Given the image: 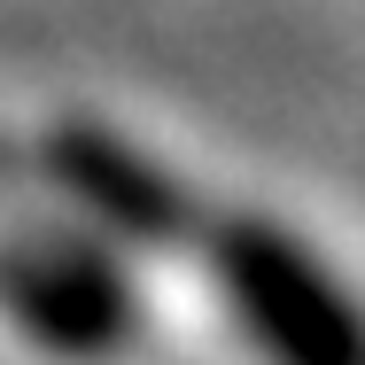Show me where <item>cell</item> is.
Returning a JSON list of instances; mask_svg holds the SVG:
<instances>
[{
    "instance_id": "2",
    "label": "cell",
    "mask_w": 365,
    "mask_h": 365,
    "mask_svg": "<svg viewBox=\"0 0 365 365\" xmlns=\"http://www.w3.org/2000/svg\"><path fill=\"white\" fill-rule=\"evenodd\" d=\"M0 311L71 365H101L140 334V288L125 257L63 218H24L0 233Z\"/></svg>"
},
{
    "instance_id": "3",
    "label": "cell",
    "mask_w": 365,
    "mask_h": 365,
    "mask_svg": "<svg viewBox=\"0 0 365 365\" xmlns=\"http://www.w3.org/2000/svg\"><path fill=\"white\" fill-rule=\"evenodd\" d=\"M39 171L47 187L78 210V225H93L101 241L125 249H195V233L210 218V202L140 140H125L101 117H63L39 140Z\"/></svg>"
},
{
    "instance_id": "1",
    "label": "cell",
    "mask_w": 365,
    "mask_h": 365,
    "mask_svg": "<svg viewBox=\"0 0 365 365\" xmlns=\"http://www.w3.org/2000/svg\"><path fill=\"white\" fill-rule=\"evenodd\" d=\"M210 288L264 365H365V295L272 210H210L195 233Z\"/></svg>"
}]
</instances>
